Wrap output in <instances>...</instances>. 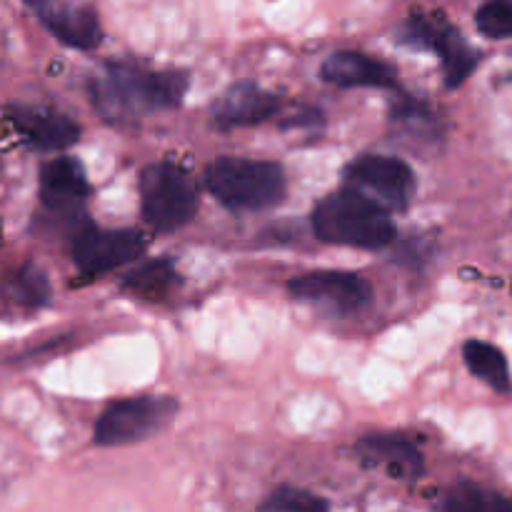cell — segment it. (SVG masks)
<instances>
[{"label": "cell", "mask_w": 512, "mask_h": 512, "mask_svg": "<svg viewBox=\"0 0 512 512\" xmlns=\"http://www.w3.org/2000/svg\"><path fill=\"white\" fill-rule=\"evenodd\" d=\"M188 90L180 70H145L138 65L110 63L108 75L95 80L93 100L105 118L125 123L138 115L178 108Z\"/></svg>", "instance_id": "6da1fadb"}, {"label": "cell", "mask_w": 512, "mask_h": 512, "mask_svg": "<svg viewBox=\"0 0 512 512\" xmlns=\"http://www.w3.org/2000/svg\"><path fill=\"white\" fill-rule=\"evenodd\" d=\"M313 230L320 240L350 248L378 250L395 240L388 208L355 188L325 195L313 210Z\"/></svg>", "instance_id": "7a4b0ae2"}, {"label": "cell", "mask_w": 512, "mask_h": 512, "mask_svg": "<svg viewBox=\"0 0 512 512\" xmlns=\"http://www.w3.org/2000/svg\"><path fill=\"white\" fill-rule=\"evenodd\" d=\"M205 185L218 203L235 213H258L285 200L288 178L283 165L270 160L225 158L213 160L205 170Z\"/></svg>", "instance_id": "3957f363"}, {"label": "cell", "mask_w": 512, "mask_h": 512, "mask_svg": "<svg viewBox=\"0 0 512 512\" xmlns=\"http://www.w3.org/2000/svg\"><path fill=\"white\" fill-rule=\"evenodd\" d=\"M140 213L158 233L183 228L198 213V188L185 168L153 163L140 173Z\"/></svg>", "instance_id": "277c9868"}, {"label": "cell", "mask_w": 512, "mask_h": 512, "mask_svg": "<svg viewBox=\"0 0 512 512\" xmlns=\"http://www.w3.org/2000/svg\"><path fill=\"white\" fill-rule=\"evenodd\" d=\"M175 415H178V403L173 398L143 395V398L118 400L98 418L93 440L100 448L143 443L163 433Z\"/></svg>", "instance_id": "5b68a950"}, {"label": "cell", "mask_w": 512, "mask_h": 512, "mask_svg": "<svg viewBox=\"0 0 512 512\" xmlns=\"http://www.w3.org/2000/svg\"><path fill=\"white\" fill-rule=\"evenodd\" d=\"M398 40L440 55L448 88H460L480 60V55L465 43L460 30L450 25L443 13H415L408 23L400 25Z\"/></svg>", "instance_id": "8992f818"}, {"label": "cell", "mask_w": 512, "mask_h": 512, "mask_svg": "<svg viewBox=\"0 0 512 512\" xmlns=\"http://www.w3.org/2000/svg\"><path fill=\"white\" fill-rule=\"evenodd\" d=\"M288 293L300 303H310L333 315H350L373 300V285L358 273L345 270H315L290 280Z\"/></svg>", "instance_id": "52a82bcc"}, {"label": "cell", "mask_w": 512, "mask_h": 512, "mask_svg": "<svg viewBox=\"0 0 512 512\" xmlns=\"http://www.w3.org/2000/svg\"><path fill=\"white\" fill-rule=\"evenodd\" d=\"M345 183L388 210H405L415 193L413 168L393 155H363L345 170Z\"/></svg>", "instance_id": "ba28073f"}, {"label": "cell", "mask_w": 512, "mask_h": 512, "mask_svg": "<svg viewBox=\"0 0 512 512\" xmlns=\"http://www.w3.org/2000/svg\"><path fill=\"white\" fill-rule=\"evenodd\" d=\"M148 240L138 230L88 228L73 245V260L85 275H103L108 270L128 265L145 253Z\"/></svg>", "instance_id": "9c48e42d"}, {"label": "cell", "mask_w": 512, "mask_h": 512, "mask_svg": "<svg viewBox=\"0 0 512 512\" xmlns=\"http://www.w3.org/2000/svg\"><path fill=\"white\" fill-rule=\"evenodd\" d=\"M280 98L270 90L260 88L258 83H235L215 100L213 118L220 128H250L260 125L280 113Z\"/></svg>", "instance_id": "30bf717a"}, {"label": "cell", "mask_w": 512, "mask_h": 512, "mask_svg": "<svg viewBox=\"0 0 512 512\" xmlns=\"http://www.w3.org/2000/svg\"><path fill=\"white\" fill-rule=\"evenodd\" d=\"M355 455L365 468L383 470L398 480H418L425 473V458L418 445L400 435H368L358 440Z\"/></svg>", "instance_id": "8fae6325"}, {"label": "cell", "mask_w": 512, "mask_h": 512, "mask_svg": "<svg viewBox=\"0 0 512 512\" xmlns=\"http://www.w3.org/2000/svg\"><path fill=\"white\" fill-rule=\"evenodd\" d=\"M8 118L15 130L38 150H65L78 143L80 125L68 115L38 105H10Z\"/></svg>", "instance_id": "7c38bea8"}, {"label": "cell", "mask_w": 512, "mask_h": 512, "mask_svg": "<svg viewBox=\"0 0 512 512\" xmlns=\"http://www.w3.org/2000/svg\"><path fill=\"white\" fill-rule=\"evenodd\" d=\"M320 78L338 88H395V70L358 50H335L320 65Z\"/></svg>", "instance_id": "4fadbf2b"}, {"label": "cell", "mask_w": 512, "mask_h": 512, "mask_svg": "<svg viewBox=\"0 0 512 512\" xmlns=\"http://www.w3.org/2000/svg\"><path fill=\"white\" fill-rule=\"evenodd\" d=\"M35 13L40 15L45 28L60 43L70 45V48L93 50L103 40V28H100L98 13L93 8H88V5H55L50 0V3H45Z\"/></svg>", "instance_id": "5bb4252c"}, {"label": "cell", "mask_w": 512, "mask_h": 512, "mask_svg": "<svg viewBox=\"0 0 512 512\" xmlns=\"http://www.w3.org/2000/svg\"><path fill=\"white\" fill-rule=\"evenodd\" d=\"M90 193V183L85 178L83 165L75 158H55L43 165L40 173V198L43 205L53 213H68L75 210Z\"/></svg>", "instance_id": "9a60e30c"}, {"label": "cell", "mask_w": 512, "mask_h": 512, "mask_svg": "<svg viewBox=\"0 0 512 512\" xmlns=\"http://www.w3.org/2000/svg\"><path fill=\"white\" fill-rule=\"evenodd\" d=\"M180 285V275L170 260H148V263L138 265L133 273L123 278V288L135 293L143 300H160L168 298L175 288Z\"/></svg>", "instance_id": "2e32d148"}, {"label": "cell", "mask_w": 512, "mask_h": 512, "mask_svg": "<svg viewBox=\"0 0 512 512\" xmlns=\"http://www.w3.org/2000/svg\"><path fill=\"white\" fill-rule=\"evenodd\" d=\"M463 358L470 373L483 380L485 385H490L495 393H510L512 380L508 360L495 345L483 343V340H470L463 348Z\"/></svg>", "instance_id": "e0dca14e"}, {"label": "cell", "mask_w": 512, "mask_h": 512, "mask_svg": "<svg viewBox=\"0 0 512 512\" xmlns=\"http://www.w3.org/2000/svg\"><path fill=\"white\" fill-rule=\"evenodd\" d=\"M10 298L20 305H28V308H40L50 300V280L35 265H25V268L15 270L10 275L8 285H5Z\"/></svg>", "instance_id": "ac0fdd59"}, {"label": "cell", "mask_w": 512, "mask_h": 512, "mask_svg": "<svg viewBox=\"0 0 512 512\" xmlns=\"http://www.w3.org/2000/svg\"><path fill=\"white\" fill-rule=\"evenodd\" d=\"M443 510L450 512H505L512 510L510 500H503L500 495L488 493V490L478 488V485H460L448 500L443 503Z\"/></svg>", "instance_id": "d6986e66"}, {"label": "cell", "mask_w": 512, "mask_h": 512, "mask_svg": "<svg viewBox=\"0 0 512 512\" xmlns=\"http://www.w3.org/2000/svg\"><path fill=\"white\" fill-rule=\"evenodd\" d=\"M260 510L270 512H325L330 510L328 500L318 498V495L308 493L303 488H290V485H283V488H275L268 498L260 503Z\"/></svg>", "instance_id": "ffe728a7"}, {"label": "cell", "mask_w": 512, "mask_h": 512, "mask_svg": "<svg viewBox=\"0 0 512 512\" xmlns=\"http://www.w3.org/2000/svg\"><path fill=\"white\" fill-rule=\"evenodd\" d=\"M475 23H478L480 33L488 38H512V0H488L475 15Z\"/></svg>", "instance_id": "44dd1931"}, {"label": "cell", "mask_w": 512, "mask_h": 512, "mask_svg": "<svg viewBox=\"0 0 512 512\" xmlns=\"http://www.w3.org/2000/svg\"><path fill=\"white\" fill-rule=\"evenodd\" d=\"M25 3H28L33 10H40L45 3H50V0H25Z\"/></svg>", "instance_id": "7402d4cb"}]
</instances>
